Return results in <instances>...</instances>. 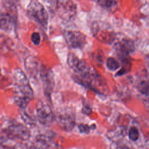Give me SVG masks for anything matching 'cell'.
Returning a JSON list of instances; mask_svg holds the SVG:
<instances>
[{"mask_svg": "<svg viewBox=\"0 0 149 149\" xmlns=\"http://www.w3.org/2000/svg\"><path fill=\"white\" fill-rule=\"evenodd\" d=\"M14 84L13 99L16 104L24 108L33 97V91L26 74L21 69H15L13 72Z\"/></svg>", "mask_w": 149, "mask_h": 149, "instance_id": "obj_1", "label": "cell"}, {"mask_svg": "<svg viewBox=\"0 0 149 149\" xmlns=\"http://www.w3.org/2000/svg\"><path fill=\"white\" fill-rule=\"evenodd\" d=\"M3 5L5 11H0V29L9 32L14 28L16 22V6L12 2L3 3Z\"/></svg>", "mask_w": 149, "mask_h": 149, "instance_id": "obj_2", "label": "cell"}, {"mask_svg": "<svg viewBox=\"0 0 149 149\" xmlns=\"http://www.w3.org/2000/svg\"><path fill=\"white\" fill-rule=\"evenodd\" d=\"M28 16L44 28L48 24V13L44 6L38 1L32 0L27 8Z\"/></svg>", "mask_w": 149, "mask_h": 149, "instance_id": "obj_3", "label": "cell"}, {"mask_svg": "<svg viewBox=\"0 0 149 149\" xmlns=\"http://www.w3.org/2000/svg\"><path fill=\"white\" fill-rule=\"evenodd\" d=\"M5 129L9 136L15 140H17L20 141H25L28 140L31 136L29 129L22 123H12Z\"/></svg>", "mask_w": 149, "mask_h": 149, "instance_id": "obj_4", "label": "cell"}, {"mask_svg": "<svg viewBox=\"0 0 149 149\" xmlns=\"http://www.w3.org/2000/svg\"><path fill=\"white\" fill-rule=\"evenodd\" d=\"M67 62L70 69L77 74L76 76H83L91 71V69L84 62L80 59L73 53L69 54Z\"/></svg>", "mask_w": 149, "mask_h": 149, "instance_id": "obj_5", "label": "cell"}, {"mask_svg": "<svg viewBox=\"0 0 149 149\" xmlns=\"http://www.w3.org/2000/svg\"><path fill=\"white\" fill-rule=\"evenodd\" d=\"M64 36L68 44L74 48L81 49L86 43V37L79 31L66 30Z\"/></svg>", "mask_w": 149, "mask_h": 149, "instance_id": "obj_6", "label": "cell"}, {"mask_svg": "<svg viewBox=\"0 0 149 149\" xmlns=\"http://www.w3.org/2000/svg\"><path fill=\"white\" fill-rule=\"evenodd\" d=\"M36 116L37 120L44 125H50L55 120V115L52 110L46 104L41 105L37 109Z\"/></svg>", "mask_w": 149, "mask_h": 149, "instance_id": "obj_7", "label": "cell"}, {"mask_svg": "<svg viewBox=\"0 0 149 149\" xmlns=\"http://www.w3.org/2000/svg\"><path fill=\"white\" fill-rule=\"evenodd\" d=\"M40 77L42 81L45 93L48 95L50 94L54 85V74L52 71L49 68L42 65Z\"/></svg>", "mask_w": 149, "mask_h": 149, "instance_id": "obj_8", "label": "cell"}, {"mask_svg": "<svg viewBox=\"0 0 149 149\" xmlns=\"http://www.w3.org/2000/svg\"><path fill=\"white\" fill-rule=\"evenodd\" d=\"M120 59L129 58V55L134 50V45L131 40L124 39L118 41L114 47Z\"/></svg>", "mask_w": 149, "mask_h": 149, "instance_id": "obj_9", "label": "cell"}, {"mask_svg": "<svg viewBox=\"0 0 149 149\" xmlns=\"http://www.w3.org/2000/svg\"><path fill=\"white\" fill-rule=\"evenodd\" d=\"M24 65L28 74L31 76V77H40L42 65L36 57L33 56L27 57L25 59Z\"/></svg>", "mask_w": 149, "mask_h": 149, "instance_id": "obj_10", "label": "cell"}, {"mask_svg": "<svg viewBox=\"0 0 149 149\" xmlns=\"http://www.w3.org/2000/svg\"><path fill=\"white\" fill-rule=\"evenodd\" d=\"M60 125L65 130H72L75 123L74 116L71 113H64L60 115L58 117Z\"/></svg>", "mask_w": 149, "mask_h": 149, "instance_id": "obj_11", "label": "cell"}, {"mask_svg": "<svg viewBox=\"0 0 149 149\" xmlns=\"http://www.w3.org/2000/svg\"><path fill=\"white\" fill-rule=\"evenodd\" d=\"M14 141L5 129L0 128V149H13L16 144Z\"/></svg>", "mask_w": 149, "mask_h": 149, "instance_id": "obj_12", "label": "cell"}, {"mask_svg": "<svg viewBox=\"0 0 149 149\" xmlns=\"http://www.w3.org/2000/svg\"><path fill=\"white\" fill-rule=\"evenodd\" d=\"M13 43L9 38L5 36H0V52H6L12 49Z\"/></svg>", "mask_w": 149, "mask_h": 149, "instance_id": "obj_13", "label": "cell"}, {"mask_svg": "<svg viewBox=\"0 0 149 149\" xmlns=\"http://www.w3.org/2000/svg\"><path fill=\"white\" fill-rule=\"evenodd\" d=\"M137 90L141 94L149 97V79L142 80L138 82Z\"/></svg>", "mask_w": 149, "mask_h": 149, "instance_id": "obj_14", "label": "cell"}, {"mask_svg": "<svg viewBox=\"0 0 149 149\" xmlns=\"http://www.w3.org/2000/svg\"><path fill=\"white\" fill-rule=\"evenodd\" d=\"M107 66L110 70L114 71L119 68V63L115 58L111 57L107 59Z\"/></svg>", "mask_w": 149, "mask_h": 149, "instance_id": "obj_15", "label": "cell"}, {"mask_svg": "<svg viewBox=\"0 0 149 149\" xmlns=\"http://www.w3.org/2000/svg\"><path fill=\"white\" fill-rule=\"evenodd\" d=\"M111 149H133L130 145L122 141H114L111 146Z\"/></svg>", "mask_w": 149, "mask_h": 149, "instance_id": "obj_16", "label": "cell"}, {"mask_svg": "<svg viewBox=\"0 0 149 149\" xmlns=\"http://www.w3.org/2000/svg\"><path fill=\"white\" fill-rule=\"evenodd\" d=\"M128 137L132 141H137L139 137V132L135 126L131 127L128 132Z\"/></svg>", "mask_w": 149, "mask_h": 149, "instance_id": "obj_17", "label": "cell"}, {"mask_svg": "<svg viewBox=\"0 0 149 149\" xmlns=\"http://www.w3.org/2000/svg\"><path fill=\"white\" fill-rule=\"evenodd\" d=\"M97 2L102 7L105 8H112L116 4V0H96Z\"/></svg>", "mask_w": 149, "mask_h": 149, "instance_id": "obj_18", "label": "cell"}, {"mask_svg": "<svg viewBox=\"0 0 149 149\" xmlns=\"http://www.w3.org/2000/svg\"><path fill=\"white\" fill-rule=\"evenodd\" d=\"M31 40L33 44L35 45H38L41 42V37L38 33L34 32L31 36Z\"/></svg>", "mask_w": 149, "mask_h": 149, "instance_id": "obj_19", "label": "cell"}, {"mask_svg": "<svg viewBox=\"0 0 149 149\" xmlns=\"http://www.w3.org/2000/svg\"><path fill=\"white\" fill-rule=\"evenodd\" d=\"M79 129L81 133H89V132L91 129V127L87 125L80 124L79 125Z\"/></svg>", "mask_w": 149, "mask_h": 149, "instance_id": "obj_20", "label": "cell"}, {"mask_svg": "<svg viewBox=\"0 0 149 149\" xmlns=\"http://www.w3.org/2000/svg\"><path fill=\"white\" fill-rule=\"evenodd\" d=\"M22 118L23 119V120H24V122L26 123H28L29 125H32L34 122V120L32 119L30 117V116H29V115L25 113H23V115L22 116Z\"/></svg>", "mask_w": 149, "mask_h": 149, "instance_id": "obj_21", "label": "cell"}, {"mask_svg": "<svg viewBox=\"0 0 149 149\" xmlns=\"http://www.w3.org/2000/svg\"><path fill=\"white\" fill-rule=\"evenodd\" d=\"M145 61H146V65L147 68V71L148 72V75H149V54L146 56L145 58ZM148 79H149V77H148Z\"/></svg>", "mask_w": 149, "mask_h": 149, "instance_id": "obj_22", "label": "cell"}, {"mask_svg": "<svg viewBox=\"0 0 149 149\" xmlns=\"http://www.w3.org/2000/svg\"><path fill=\"white\" fill-rule=\"evenodd\" d=\"M147 107V108L149 109V101H147V105H146Z\"/></svg>", "mask_w": 149, "mask_h": 149, "instance_id": "obj_23", "label": "cell"}]
</instances>
